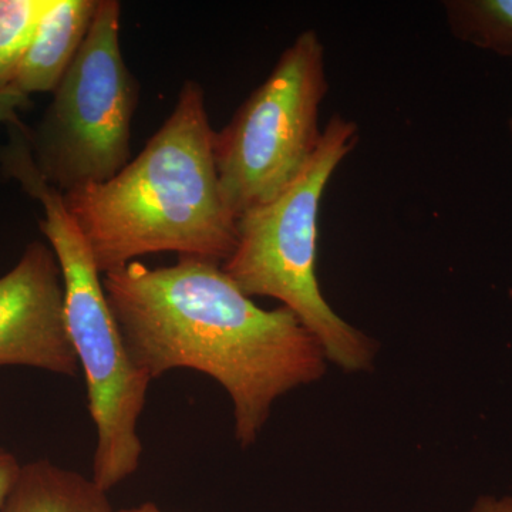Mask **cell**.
<instances>
[{
  "instance_id": "obj_9",
  "label": "cell",
  "mask_w": 512,
  "mask_h": 512,
  "mask_svg": "<svg viewBox=\"0 0 512 512\" xmlns=\"http://www.w3.org/2000/svg\"><path fill=\"white\" fill-rule=\"evenodd\" d=\"M0 512H114L107 491L76 471L37 460L22 466Z\"/></svg>"
},
{
  "instance_id": "obj_8",
  "label": "cell",
  "mask_w": 512,
  "mask_h": 512,
  "mask_svg": "<svg viewBox=\"0 0 512 512\" xmlns=\"http://www.w3.org/2000/svg\"><path fill=\"white\" fill-rule=\"evenodd\" d=\"M99 0H53L20 63L13 87L28 94L55 92L89 32Z\"/></svg>"
},
{
  "instance_id": "obj_13",
  "label": "cell",
  "mask_w": 512,
  "mask_h": 512,
  "mask_svg": "<svg viewBox=\"0 0 512 512\" xmlns=\"http://www.w3.org/2000/svg\"><path fill=\"white\" fill-rule=\"evenodd\" d=\"M20 471H22V464L19 463L18 458L0 446V511L12 493Z\"/></svg>"
},
{
  "instance_id": "obj_15",
  "label": "cell",
  "mask_w": 512,
  "mask_h": 512,
  "mask_svg": "<svg viewBox=\"0 0 512 512\" xmlns=\"http://www.w3.org/2000/svg\"><path fill=\"white\" fill-rule=\"evenodd\" d=\"M116 512H167L158 508L156 504L153 503H144L138 505V507L127 508V510H120Z\"/></svg>"
},
{
  "instance_id": "obj_11",
  "label": "cell",
  "mask_w": 512,
  "mask_h": 512,
  "mask_svg": "<svg viewBox=\"0 0 512 512\" xmlns=\"http://www.w3.org/2000/svg\"><path fill=\"white\" fill-rule=\"evenodd\" d=\"M53 0H0V89L13 86L40 20Z\"/></svg>"
},
{
  "instance_id": "obj_2",
  "label": "cell",
  "mask_w": 512,
  "mask_h": 512,
  "mask_svg": "<svg viewBox=\"0 0 512 512\" xmlns=\"http://www.w3.org/2000/svg\"><path fill=\"white\" fill-rule=\"evenodd\" d=\"M214 140L204 90L190 80L136 160L106 183L63 194L101 275L157 252L227 261L237 218L222 198Z\"/></svg>"
},
{
  "instance_id": "obj_16",
  "label": "cell",
  "mask_w": 512,
  "mask_h": 512,
  "mask_svg": "<svg viewBox=\"0 0 512 512\" xmlns=\"http://www.w3.org/2000/svg\"><path fill=\"white\" fill-rule=\"evenodd\" d=\"M508 127H510V134L512 137V117H511L510 123H508Z\"/></svg>"
},
{
  "instance_id": "obj_14",
  "label": "cell",
  "mask_w": 512,
  "mask_h": 512,
  "mask_svg": "<svg viewBox=\"0 0 512 512\" xmlns=\"http://www.w3.org/2000/svg\"><path fill=\"white\" fill-rule=\"evenodd\" d=\"M468 512H512V497H485L478 498L476 504Z\"/></svg>"
},
{
  "instance_id": "obj_12",
  "label": "cell",
  "mask_w": 512,
  "mask_h": 512,
  "mask_svg": "<svg viewBox=\"0 0 512 512\" xmlns=\"http://www.w3.org/2000/svg\"><path fill=\"white\" fill-rule=\"evenodd\" d=\"M30 106V96L20 92L16 87L0 89V124L12 126L20 123V111L28 110Z\"/></svg>"
},
{
  "instance_id": "obj_4",
  "label": "cell",
  "mask_w": 512,
  "mask_h": 512,
  "mask_svg": "<svg viewBox=\"0 0 512 512\" xmlns=\"http://www.w3.org/2000/svg\"><path fill=\"white\" fill-rule=\"evenodd\" d=\"M357 143L355 121L335 114L298 180L274 201L238 218L237 245L221 265L249 298L268 296L284 303L319 340L328 360L346 372H362L372 365L375 343L323 298L316 258L323 194Z\"/></svg>"
},
{
  "instance_id": "obj_5",
  "label": "cell",
  "mask_w": 512,
  "mask_h": 512,
  "mask_svg": "<svg viewBox=\"0 0 512 512\" xmlns=\"http://www.w3.org/2000/svg\"><path fill=\"white\" fill-rule=\"evenodd\" d=\"M120 18V2L99 0L52 103L26 127L37 170L62 194L106 183L130 163L140 87L121 53Z\"/></svg>"
},
{
  "instance_id": "obj_6",
  "label": "cell",
  "mask_w": 512,
  "mask_h": 512,
  "mask_svg": "<svg viewBox=\"0 0 512 512\" xmlns=\"http://www.w3.org/2000/svg\"><path fill=\"white\" fill-rule=\"evenodd\" d=\"M325 46L303 30L231 121L215 133L222 198L235 218L274 201L318 150L320 107L328 94Z\"/></svg>"
},
{
  "instance_id": "obj_3",
  "label": "cell",
  "mask_w": 512,
  "mask_h": 512,
  "mask_svg": "<svg viewBox=\"0 0 512 512\" xmlns=\"http://www.w3.org/2000/svg\"><path fill=\"white\" fill-rule=\"evenodd\" d=\"M0 170L45 212L39 225L62 271L64 319L86 377L89 412L96 424L93 480L109 491L140 466L138 420L146 406L150 376L131 359L82 229L67 210L62 192L37 170L28 144L19 141L6 147L0 153Z\"/></svg>"
},
{
  "instance_id": "obj_7",
  "label": "cell",
  "mask_w": 512,
  "mask_h": 512,
  "mask_svg": "<svg viewBox=\"0 0 512 512\" xmlns=\"http://www.w3.org/2000/svg\"><path fill=\"white\" fill-rule=\"evenodd\" d=\"M0 366H28L76 376L80 365L64 319L59 262L35 241L0 278Z\"/></svg>"
},
{
  "instance_id": "obj_10",
  "label": "cell",
  "mask_w": 512,
  "mask_h": 512,
  "mask_svg": "<svg viewBox=\"0 0 512 512\" xmlns=\"http://www.w3.org/2000/svg\"><path fill=\"white\" fill-rule=\"evenodd\" d=\"M444 13L460 42L512 59V0H447Z\"/></svg>"
},
{
  "instance_id": "obj_1",
  "label": "cell",
  "mask_w": 512,
  "mask_h": 512,
  "mask_svg": "<svg viewBox=\"0 0 512 512\" xmlns=\"http://www.w3.org/2000/svg\"><path fill=\"white\" fill-rule=\"evenodd\" d=\"M103 285L133 362L151 380L175 369L217 380L242 447L258 439L276 399L325 373V350L301 319L286 306L259 308L217 262L134 261Z\"/></svg>"
}]
</instances>
